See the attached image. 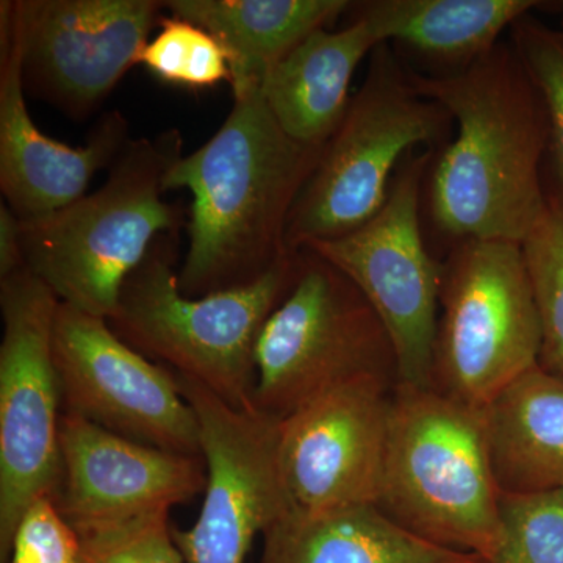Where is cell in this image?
<instances>
[{
  "mask_svg": "<svg viewBox=\"0 0 563 563\" xmlns=\"http://www.w3.org/2000/svg\"><path fill=\"white\" fill-rule=\"evenodd\" d=\"M410 70L417 90L457 122L433 155L421 218L444 250L476 240L523 244L548 213L543 163L548 113L512 43L459 73Z\"/></svg>",
  "mask_w": 563,
  "mask_h": 563,
  "instance_id": "1",
  "label": "cell"
},
{
  "mask_svg": "<svg viewBox=\"0 0 563 563\" xmlns=\"http://www.w3.org/2000/svg\"><path fill=\"white\" fill-rule=\"evenodd\" d=\"M231 113L198 151L169 169L166 191L188 190V250L181 292L201 298L252 284L285 258L288 220L322 147L277 124L262 87L232 92Z\"/></svg>",
  "mask_w": 563,
  "mask_h": 563,
  "instance_id": "2",
  "label": "cell"
},
{
  "mask_svg": "<svg viewBox=\"0 0 563 563\" xmlns=\"http://www.w3.org/2000/svg\"><path fill=\"white\" fill-rule=\"evenodd\" d=\"M177 129L131 140L106 184L63 209L22 221L25 266L58 301L110 321L122 285L165 233H180L184 213L165 201V179L180 161Z\"/></svg>",
  "mask_w": 563,
  "mask_h": 563,
  "instance_id": "3",
  "label": "cell"
},
{
  "mask_svg": "<svg viewBox=\"0 0 563 563\" xmlns=\"http://www.w3.org/2000/svg\"><path fill=\"white\" fill-rule=\"evenodd\" d=\"M499 499L485 409L396 384L376 506L415 536L488 562Z\"/></svg>",
  "mask_w": 563,
  "mask_h": 563,
  "instance_id": "4",
  "label": "cell"
},
{
  "mask_svg": "<svg viewBox=\"0 0 563 563\" xmlns=\"http://www.w3.org/2000/svg\"><path fill=\"white\" fill-rule=\"evenodd\" d=\"M177 247L179 233L152 243L122 285L110 328L141 354L168 363L232 407H254L255 346L290 291L299 252L252 284L191 298L179 287Z\"/></svg>",
  "mask_w": 563,
  "mask_h": 563,
  "instance_id": "5",
  "label": "cell"
},
{
  "mask_svg": "<svg viewBox=\"0 0 563 563\" xmlns=\"http://www.w3.org/2000/svg\"><path fill=\"white\" fill-rule=\"evenodd\" d=\"M453 122L450 111L417 90L390 43L379 44L369 55L362 87L292 207L287 251L298 254L372 220L387 201L404 158L417 150H442Z\"/></svg>",
  "mask_w": 563,
  "mask_h": 563,
  "instance_id": "6",
  "label": "cell"
},
{
  "mask_svg": "<svg viewBox=\"0 0 563 563\" xmlns=\"http://www.w3.org/2000/svg\"><path fill=\"white\" fill-rule=\"evenodd\" d=\"M255 409L284 420L322 393L376 377L398 384L390 333L361 290L335 266L299 251L290 291L255 346Z\"/></svg>",
  "mask_w": 563,
  "mask_h": 563,
  "instance_id": "7",
  "label": "cell"
},
{
  "mask_svg": "<svg viewBox=\"0 0 563 563\" xmlns=\"http://www.w3.org/2000/svg\"><path fill=\"white\" fill-rule=\"evenodd\" d=\"M431 388L485 409L539 365L542 328L523 244L476 240L446 252Z\"/></svg>",
  "mask_w": 563,
  "mask_h": 563,
  "instance_id": "8",
  "label": "cell"
},
{
  "mask_svg": "<svg viewBox=\"0 0 563 563\" xmlns=\"http://www.w3.org/2000/svg\"><path fill=\"white\" fill-rule=\"evenodd\" d=\"M57 296L24 268L0 280V561L22 515L62 481L63 399L54 357Z\"/></svg>",
  "mask_w": 563,
  "mask_h": 563,
  "instance_id": "9",
  "label": "cell"
},
{
  "mask_svg": "<svg viewBox=\"0 0 563 563\" xmlns=\"http://www.w3.org/2000/svg\"><path fill=\"white\" fill-rule=\"evenodd\" d=\"M433 150L410 152L393 177L383 209L340 239L306 250L335 266L361 290L390 333L398 384L431 388L442 262L433 257L421 195Z\"/></svg>",
  "mask_w": 563,
  "mask_h": 563,
  "instance_id": "10",
  "label": "cell"
},
{
  "mask_svg": "<svg viewBox=\"0 0 563 563\" xmlns=\"http://www.w3.org/2000/svg\"><path fill=\"white\" fill-rule=\"evenodd\" d=\"M179 377L201 426L206 496L190 529L173 528L187 563H244L257 533L290 512L279 466L280 420L236 409L190 377Z\"/></svg>",
  "mask_w": 563,
  "mask_h": 563,
  "instance_id": "11",
  "label": "cell"
},
{
  "mask_svg": "<svg viewBox=\"0 0 563 563\" xmlns=\"http://www.w3.org/2000/svg\"><path fill=\"white\" fill-rule=\"evenodd\" d=\"M54 357L63 413L135 442L202 457L201 426L177 373L125 343L109 321L58 303Z\"/></svg>",
  "mask_w": 563,
  "mask_h": 563,
  "instance_id": "12",
  "label": "cell"
},
{
  "mask_svg": "<svg viewBox=\"0 0 563 563\" xmlns=\"http://www.w3.org/2000/svg\"><path fill=\"white\" fill-rule=\"evenodd\" d=\"M25 92L73 121L90 118L140 65L162 0H18Z\"/></svg>",
  "mask_w": 563,
  "mask_h": 563,
  "instance_id": "13",
  "label": "cell"
},
{
  "mask_svg": "<svg viewBox=\"0 0 563 563\" xmlns=\"http://www.w3.org/2000/svg\"><path fill=\"white\" fill-rule=\"evenodd\" d=\"M395 385L354 380L280 420V476L291 512L376 506Z\"/></svg>",
  "mask_w": 563,
  "mask_h": 563,
  "instance_id": "14",
  "label": "cell"
},
{
  "mask_svg": "<svg viewBox=\"0 0 563 563\" xmlns=\"http://www.w3.org/2000/svg\"><path fill=\"white\" fill-rule=\"evenodd\" d=\"M55 504L79 536L169 512L206 490L202 457L150 446L76 415L60 421Z\"/></svg>",
  "mask_w": 563,
  "mask_h": 563,
  "instance_id": "15",
  "label": "cell"
},
{
  "mask_svg": "<svg viewBox=\"0 0 563 563\" xmlns=\"http://www.w3.org/2000/svg\"><path fill=\"white\" fill-rule=\"evenodd\" d=\"M22 20L18 0L0 2V190L21 220L46 217L87 195L128 146L129 121L103 114L84 146L44 135L33 122L22 79Z\"/></svg>",
  "mask_w": 563,
  "mask_h": 563,
  "instance_id": "16",
  "label": "cell"
},
{
  "mask_svg": "<svg viewBox=\"0 0 563 563\" xmlns=\"http://www.w3.org/2000/svg\"><path fill=\"white\" fill-rule=\"evenodd\" d=\"M351 13L346 27L312 33L263 80V98L277 124L306 146L324 147L332 139L351 102L355 69L385 43L361 2Z\"/></svg>",
  "mask_w": 563,
  "mask_h": 563,
  "instance_id": "17",
  "label": "cell"
},
{
  "mask_svg": "<svg viewBox=\"0 0 563 563\" xmlns=\"http://www.w3.org/2000/svg\"><path fill=\"white\" fill-rule=\"evenodd\" d=\"M263 539L262 563H487L415 536L374 504L290 510Z\"/></svg>",
  "mask_w": 563,
  "mask_h": 563,
  "instance_id": "18",
  "label": "cell"
},
{
  "mask_svg": "<svg viewBox=\"0 0 563 563\" xmlns=\"http://www.w3.org/2000/svg\"><path fill=\"white\" fill-rule=\"evenodd\" d=\"M172 16L211 33L228 54L232 92L263 80L312 33L347 13V0H165Z\"/></svg>",
  "mask_w": 563,
  "mask_h": 563,
  "instance_id": "19",
  "label": "cell"
},
{
  "mask_svg": "<svg viewBox=\"0 0 563 563\" xmlns=\"http://www.w3.org/2000/svg\"><path fill=\"white\" fill-rule=\"evenodd\" d=\"M485 422L501 493L563 488V377L533 366L485 407Z\"/></svg>",
  "mask_w": 563,
  "mask_h": 563,
  "instance_id": "20",
  "label": "cell"
},
{
  "mask_svg": "<svg viewBox=\"0 0 563 563\" xmlns=\"http://www.w3.org/2000/svg\"><path fill=\"white\" fill-rule=\"evenodd\" d=\"M385 43L401 44L435 66L432 76L459 73L495 49L499 36L536 0H372L361 2Z\"/></svg>",
  "mask_w": 563,
  "mask_h": 563,
  "instance_id": "21",
  "label": "cell"
},
{
  "mask_svg": "<svg viewBox=\"0 0 563 563\" xmlns=\"http://www.w3.org/2000/svg\"><path fill=\"white\" fill-rule=\"evenodd\" d=\"M512 46L523 62L548 113L543 188L548 207L563 211V31L523 16L510 29Z\"/></svg>",
  "mask_w": 563,
  "mask_h": 563,
  "instance_id": "22",
  "label": "cell"
},
{
  "mask_svg": "<svg viewBox=\"0 0 563 563\" xmlns=\"http://www.w3.org/2000/svg\"><path fill=\"white\" fill-rule=\"evenodd\" d=\"M487 563H563V488L501 493Z\"/></svg>",
  "mask_w": 563,
  "mask_h": 563,
  "instance_id": "23",
  "label": "cell"
},
{
  "mask_svg": "<svg viewBox=\"0 0 563 563\" xmlns=\"http://www.w3.org/2000/svg\"><path fill=\"white\" fill-rule=\"evenodd\" d=\"M158 27L140 57V65L158 80L190 90L231 84L228 54L206 29L176 16H163Z\"/></svg>",
  "mask_w": 563,
  "mask_h": 563,
  "instance_id": "24",
  "label": "cell"
},
{
  "mask_svg": "<svg viewBox=\"0 0 563 563\" xmlns=\"http://www.w3.org/2000/svg\"><path fill=\"white\" fill-rule=\"evenodd\" d=\"M523 251L542 328L539 366L563 377V211L548 209Z\"/></svg>",
  "mask_w": 563,
  "mask_h": 563,
  "instance_id": "25",
  "label": "cell"
},
{
  "mask_svg": "<svg viewBox=\"0 0 563 563\" xmlns=\"http://www.w3.org/2000/svg\"><path fill=\"white\" fill-rule=\"evenodd\" d=\"M81 563H187L173 539L169 512L80 536Z\"/></svg>",
  "mask_w": 563,
  "mask_h": 563,
  "instance_id": "26",
  "label": "cell"
},
{
  "mask_svg": "<svg viewBox=\"0 0 563 563\" xmlns=\"http://www.w3.org/2000/svg\"><path fill=\"white\" fill-rule=\"evenodd\" d=\"M10 563H81L80 536L51 496L36 499L22 515L11 543Z\"/></svg>",
  "mask_w": 563,
  "mask_h": 563,
  "instance_id": "27",
  "label": "cell"
},
{
  "mask_svg": "<svg viewBox=\"0 0 563 563\" xmlns=\"http://www.w3.org/2000/svg\"><path fill=\"white\" fill-rule=\"evenodd\" d=\"M25 266L22 247V221L5 202L0 203V280L13 276Z\"/></svg>",
  "mask_w": 563,
  "mask_h": 563,
  "instance_id": "28",
  "label": "cell"
}]
</instances>
